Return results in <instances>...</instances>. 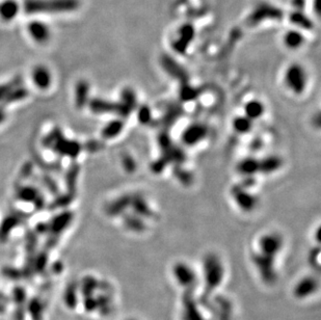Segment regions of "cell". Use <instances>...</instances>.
I'll return each instance as SVG.
<instances>
[{
    "mask_svg": "<svg viewBox=\"0 0 321 320\" xmlns=\"http://www.w3.org/2000/svg\"><path fill=\"white\" fill-rule=\"evenodd\" d=\"M5 118V113H4V110L0 107V123L3 122V120Z\"/></svg>",
    "mask_w": 321,
    "mask_h": 320,
    "instance_id": "22",
    "label": "cell"
},
{
    "mask_svg": "<svg viewBox=\"0 0 321 320\" xmlns=\"http://www.w3.org/2000/svg\"><path fill=\"white\" fill-rule=\"evenodd\" d=\"M43 305L38 299L30 301L28 305V312L32 320H43Z\"/></svg>",
    "mask_w": 321,
    "mask_h": 320,
    "instance_id": "11",
    "label": "cell"
},
{
    "mask_svg": "<svg viewBox=\"0 0 321 320\" xmlns=\"http://www.w3.org/2000/svg\"><path fill=\"white\" fill-rule=\"evenodd\" d=\"M120 131V126L117 125V123H112L109 124L107 127H105L104 131H103V134L106 137H113L115 136L118 132Z\"/></svg>",
    "mask_w": 321,
    "mask_h": 320,
    "instance_id": "19",
    "label": "cell"
},
{
    "mask_svg": "<svg viewBox=\"0 0 321 320\" xmlns=\"http://www.w3.org/2000/svg\"><path fill=\"white\" fill-rule=\"evenodd\" d=\"M317 284L312 279H304L298 283L297 287L295 288V295L298 297H307L311 294V292L315 291Z\"/></svg>",
    "mask_w": 321,
    "mask_h": 320,
    "instance_id": "7",
    "label": "cell"
},
{
    "mask_svg": "<svg viewBox=\"0 0 321 320\" xmlns=\"http://www.w3.org/2000/svg\"><path fill=\"white\" fill-rule=\"evenodd\" d=\"M64 301L69 309H74L77 306V285L70 283L64 293Z\"/></svg>",
    "mask_w": 321,
    "mask_h": 320,
    "instance_id": "9",
    "label": "cell"
},
{
    "mask_svg": "<svg viewBox=\"0 0 321 320\" xmlns=\"http://www.w3.org/2000/svg\"><path fill=\"white\" fill-rule=\"evenodd\" d=\"M88 86L84 82H79L76 89V104L78 106H83L87 98Z\"/></svg>",
    "mask_w": 321,
    "mask_h": 320,
    "instance_id": "15",
    "label": "cell"
},
{
    "mask_svg": "<svg viewBox=\"0 0 321 320\" xmlns=\"http://www.w3.org/2000/svg\"><path fill=\"white\" fill-rule=\"evenodd\" d=\"M28 95V92L24 87H15V89L10 92L3 100L6 101V103H12L15 101L22 100V99L26 98Z\"/></svg>",
    "mask_w": 321,
    "mask_h": 320,
    "instance_id": "14",
    "label": "cell"
},
{
    "mask_svg": "<svg viewBox=\"0 0 321 320\" xmlns=\"http://www.w3.org/2000/svg\"><path fill=\"white\" fill-rule=\"evenodd\" d=\"M46 263H47V257L45 255H40L38 257V259L36 260V270L41 272L43 271L44 269H45V266H46Z\"/></svg>",
    "mask_w": 321,
    "mask_h": 320,
    "instance_id": "21",
    "label": "cell"
},
{
    "mask_svg": "<svg viewBox=\"0 0 321 320\" xmlns=\"http://www.w3.org/2000/svg\"><path fill=\"white\" fill-rule=\"evenodd\" d=\"M18 225V218L15 216H8L4 219L0 226V240H5L12 231Z\"/></svg>",
    "mask_w": 321,
    "mask_h": 320,
    "instance_id": "10",
    "label": "cell"
},
{
    "mask_svg": "<svg viewBox=\"0 0 321 320\" xmlns=\"http://www.w3.org/2000/svg\"><path fill=\"white\" fill-rule=\"evenodd\" d=\"M17 86H18V82H16V81L9 82L7 84L0 86V100H3V99Z\"/></svg>",
    "mask_w": 321,
    "mask_h": 320,
    "instance_id": "18",
    "label": "cell"
},
{
    "mask_svg": "<svg viewBox=\"0 0 321 320\" xmlns=\"http://www.w3.org/2000/svg\"><path fill=\"white\" fill-rule=\"evenodd\" d=\"M18 196L21 200L26 202H37L39 201V193L34 187H23L18 192Z\"/></svg>",
    "mask_w": 321,
    "mask_h": 320,
    "instance_id": "13",
    "label": "cell"
},
{
    "mask_svg": "<svg viewBox=\"0 0 321 320\" xmlns=\"http://www.w3.org/2000/svg\"><path fill=\"white\" fill-rule=\"evenodd\" d=\"M32 79L36 86L40 90H47L51 84L52 78L49 70L43 65H39L37 67L34 72H32Z\"/></svg>",
    "mask_w": 321,
    "mask_h": 320,
    "instance_id": "4",
    "label": "cell"
},
{
    "mask_svg": "<svg viewBox=\"0 0 321 320\" xmlns=\"http://www.w3.org/2000/svg\"><path fill=\"white\" fill-rule=\"evenodd\" d=\"M4 312V306L2 304H0V314Z\"/></svg>",
    "mask_w": 321,
    "mask_h": 320,
    "instance_id": "23",
    "label": "cell"
},
{
    "mask_svg": "<svg viewBox=\"0 0 321 320\" xmlns=\"http://www.w3.org/2000/svg\"><path fill=\"white\" fill-rule=\"evenodd\" d=\"M284 80L287 87L296 94L305 91L308 82V74L306 69L300 64H292L288 67L284 74Z\"/></svg>",
    "mask_w": 321,
    "mask_h": 320,
    "instance_id": "1",
    "label": "cell"
},
{
    "mask_svg": "<svg viewBox=\"0 0 321 320\" xmlns=\"http://www.w3.org/2000/svg\"><path fill=\"white\" fill-rule=\"evenodd\" d=\"M282 239L278 234H266L261 237L259 241V247L261 254H264L265 256H271L278 254L282 249Z\"/></svg>",
    "mask_w": 321,
    "mask_h": 320,
    "instance_id": "2",
    "label": "cell"
},
{
    "mask_svg": "<svg viewBox=\"0 0 321 320\" xmlns=\"http://www.w3.org/2000/svg\"><path fill=\"white\" fill-rule=\"evenodd\" d=\"M25 290L23 288L17 287L14 290V300L18 305H23L25 302Z\"/></svg>",
    "mask_w": 321,
    "mask_h": 320,
    "instance_id": "20",
    "label": "cell"
},
{
    "mask_svg": "<svg viewBox=\"0 0 321 320\" xmlns=\"http://www.w3.org/2000/svg\"><path fill=\"white\" fill-rule=\"evenodd\" d=\"M264 112V107L259 101H252L246 106V115L250 120L259 118Z\"/></svg>",
    "mask_w": 321,
    "mask_h": 320,
    "instance_id": "12",
    "label": "cell"
},
{
    "mask_svg": "<svg viewBox=\"0 0 321 320\" xmlns=\"http://www.w3.org/2000/svg\"><path fill=\"white\" fill-rule=\"evenodd\" d=\"M50 138H52V145L59 151V153L63 154V155L74 157L78 154L79 146L77 145L76 142L65 140L61 135H57V134Z\"/></svg>",
    "mask_w": 321,
    "mask_h": 320,
    "instance_id": "3",
    "label": "cell"
},
{
    "mask_svg": "<svg viewBox=\"0 0 321 320\" xmlns=\"http://www.w3.org/2000/svg\"><path fill=\"white\" fill-rule=\"evenodd\" d=\"M96 288H97V281L94 278L88 277L83 280L81 291L84 296H91Z\"/></svg>",
    "mask_w": 321,
    "mask_h": 320,
    "instance_id": "16",
    "label": "cell"
},
{
    "mask_svg": "<svg viewBox=\"0 0 321 320\" xmlns=\"http://www.w3.org/2000/svg\"><path fill=\"white\" fill-rule=\"evenodd\" d=\"M234 128L240 132H248L251 129V120L249 118H238L234 124Z\"/></svg>",
    "mask_w": 321,
    "mask_h": 320,
    "instance_id": "17",
    "label": "cell"
},
{
    "mask_svg": "<svg viewBox=\"0 0 321 320\" xmlns=\"http://www.w3.org/2000/svg\"><path fill=\"white\" fill-rule=\"evenodd\" d=\"M71 213L65 212L61 215H59L57 218H54L51 223V231L54 233H60L64 229L67 228V226L71 222Z\"/></svg>",
    "mask_w": 321,
    "mask_h": 320,
    "instance_id": "8",
    "label": "cell"
},
{
    "mask_svg": "<svg viewBox=\"0 0 321 320\" xmlns=\"http://www.w3.org/2000/svg\"><path fill=\"white\" fill-rule=\"evenodd\" d=\"M174 273L177 281L183 286H187V284H191L194 279L193 270L190 266H187L182 263L177 264L174 269Z\"/></svg>",
    "mask_w": 321,
    "mask_h": 320,
    "instance_id": "6",
    "label": "cell"
},
{
    "mask_svg": "<svg viewBox=\"0 0 321 320\" xmlns=\"http://www.w3.org/2000/svg\"><path fill=\"white\" fill-rule=\"evenodd\" d=\"M283 43L288 49L295 50L301 48L305 44V36L296 29L287 30L283 37Z\"/></svg>",
    "mask_w": 321,
    "mask_h": 320,
    "instance_id": "5",
    "label": "cell"
}]
</instances>
